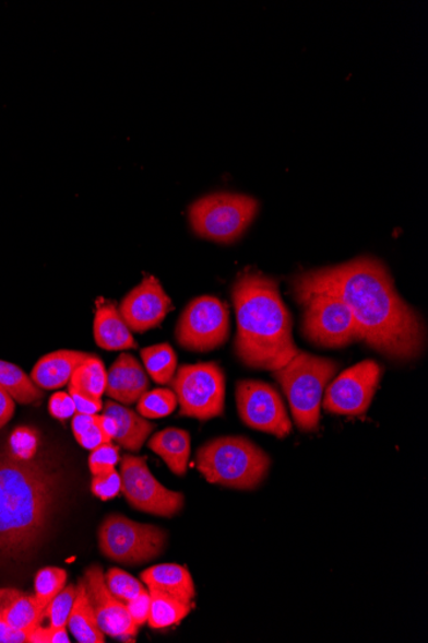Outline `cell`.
<instances>
[{
    "instance_id": "cell-1",
    "label": "cell",
    "mask_w": 428,
    "mask_h": 643,
    "mask_svg": "<svg viewBox=\"0 0 428 643\" xmlns=\"http://www.w3.org/2000/svg\"><path fill=\"white\" fill-rule=\"evenodd\" d=\"M295 297L328 293L341 299L356 319L361 342L396 361L423 354L426 329L423 317L397 294L385 265L361 256L341 265L299 273L293 280Z\"/></svg>"
},
{
    "instance_id": "cell-2",
    "label": "cell",
    "mask_w": 428,
    "mask_h": 643,
    "mask_svg": "<svg viewBox=\"0 0 428 643\" xmlns=\"http://www.w3.org/2000/svg\"><path fill=\"white\" fill-rule=\"evenodd\" d=\"M61 492V476L47 456L0 448V561L20 560L46 537Z\"/></svg>"
},
{
    "instance_id": "cell-3",
    "label": "cell",
    "mask_w": 428,
    "mask_h": 643,
    "mask_svg": "<svg viewBox=\"0 0 428 643\" xmlns=\"http://www.w3.org/2000/svg\"><path fill=\"white\" fill-rule=\"evenodd\" d=\"M238 320L235 353L243 365L276 372L299 352L293 339V319L278 284L260 271L240 273L233 287Z\"/></svg>"
},
{
    "instance_id": "cell-4",
    "label": "cell",
    "mask_w": 428,
    "mask_h": 643,
    "mask_svg": "<svg viewBox=\"0 0 428 643\" xmlns=\"http://www.w3.org/2000/svg\"><path fill=\"white\" fill-rule=\"evenodd\" d=\"M270 467V456L243 437L214 439L197 453V469L206 482L233 490H254L269 475Z\"/></svg>"
},
{
    "instance_id": "cell-5",
    "label": "cell",
    "mask_w": 428,
    "mask_h": 643,
    "mask_svg": "<svg viewBox=\"0 0 428 643\" xmlns=\"http://www.w3.org/2000/svg\"><path fill=\"white\" fill-rule=\"evenodd\" d=\"M338 369L341 364L335 360L299 351L285 366L273 372L300 431L314 432L319 428L324 391Z\"/></svg>"
},
{
    "instance_id": "cell-6",
    "label": "cell",
    "mask_w": 428,
    "mask_h": 643,
    "mask_svg": "<svg viewBox=\"0 0 428 643\" xmlns=\"http://www.w3.org/2000/svg\"><path fill=\"white\" fill-rule=\"evenodd\" d=\"M260 204L253 197L238 194H212L199 198L189 209L190 225L203 239L233 243L246 233Z\"/></svg>"
},
{
    "instance_id": "cell-7",
    "label": "cell",
    "mask_w": 428,
    "mask_h": 643,
    "mask_svg": "<svg viewBox=\"0 0 428 643\" xmlns=\"http://www.w3.org/2000/svg\"><path fill=\"white\" fill-rule=\"evenodd\" d=\"M99 549L107 559L123 565H140L157 559L166 549L167 534L152 524L108 515L98 530Z\"/></svg>"
},
{
    "instance_id": "cell-8",
    "label": "cell",
    "mask_w": 428,
    "mask_h": 643,
    "mask_svg": "<svg viewBox=\"0 0 428 643\" xmlns=\"http://www.w3.org/2000/svg\"><path fill=\"white\" fill-rule=\"evenodd\" d=\"M295 300L305 306L301 332L309 342L323 349H343L361 342L356 319L341 299L328 293H308Z\"/></svg>"
},
{
    "instance_id": "cell-9",
    "label": "cell",
    "mask_w": 428,
    "mask_h": 643,
    "mask_svg": "<svg viewBox=\"0 0 428 643\" xmlns=\"http://www.w3.org/2000/svg\"><path fill=\"white\" fill-rule=\"evenodd\" d=\"M171 387L181 417L205 421L224 416L226 378L217 362L180 366Z\"/></svg>"
},
{
    "instance_id": "cell-10",
    "label": "cell",
    "mask_w": 428,
    "mask_h": 643,
    "mask_svg": "<svg viewBox=\"0 0 428 643\" xmlns=\"http://www.w3.org/2000/svg\"><path fill=\"white\" fill-rule=\"evenodd\" d=\"M177 342L193 352L219 349L230 336V312L212 295H202L183 309L175 330Z\"/></svg>"
},
{
    "instance_id": "cell-11",
    "label": "cell",
    "mask_w": 428,
    "mask_h": 643,
    "mask_svg": "<svg viewBox=\"0 0 428 643\" xmlns=\"http://www.w3.org/2000/svg\"><path fill=\"white\" fill-rule=\"evenodd\" d=\"M120 461L121 492L131 507L164 517L181 512L186 496L160 484L147 468L145 457L123 455Z\"/></svg>"
},
{
    "instance_id": "cell-12",
    "label": "cell",
    "mask_w": 428,
    "mask_h": 643,
    "mask_svg": "<svg viewBox=\"0 0 428 643\" xmlns=\"http://www.w3.org/2000/svg\"><path fill=\"white\" fill-rule=\"evenodd\" d=\"M382 372L378 362L365 360L337 375L324 391L323 409L335 416H364L380 386Z\"/></svg>"
},
{
    "instance_id": "cell-13",
    "label": "cell",
    "mask_w": 428,
    "mask_h": 643,
    "mask_svg": "<svg viewBox=\"0 0 428 643\" xmlns=\"http://www.w3.org/2000/svg\"><path fill=\"white\" fill-rule=\"evenodd\" d=\"M236 405L242 423L255 431L285 439L293 424L282 396L271 384L261 381H240L236 386Z\"/></svg>"
},
{
    "instance_id": "cell-14",
    "label": "cell",
    "mask_w": 428,
    "mask_h": 643,
    "mask_svg": "<svg viewBox=\"0 0 428 643\" xmlns=\"http://www.w3.org/2000/svg\"><path fill=\"white\" fill-rule=\"evenodd\" d=\"M84 581L100 631L118 640L135 639L139 627L132 620L127 604L109 593L103 569L99 565L87 568Z\"/></svg>"
},
{
    "instance_id": "cell-15",
    "label": "cell",
    "mask_w": 428,
    "mask_h": 643,
    "mask_svg": "<svg viewBox=\"0 0 428 643\" xmlns=\"http://www.w3.org/2000/svg\"><path fill=\"white\" fill-rule=\"evenodd\" d=\"M173 308L171 299L153 276L145 277L118 306L129 329L139 335L159 327Z\"/></svg>"
},
{
    "instance_id": "cell-16",
    "label": "cell",
    "mask_w": 428,
    "mask_h": 643,
    "mask_svg": "<svg viewBox=\"0 0 428 643\" xmlns=\"http://www.w3.org/2000/svg\"><path fill=\"white\" fill-rule=\"evenodd\" d=\"M150 378L140 362L130 353H121L107 372L106 394L114 401L129 406L150 389Z\"/></svg>"
},
{
    "instance_id": "cell-17",
    "label": "cell",
    "mask_w": 428,
    "mask_h": 643,
    "mask_svg": "<svg viewBox=\"0 0 428 643\" xmlns=\"http://www.w3.org/2000/svg\"><path fill=\"white\" fill-rule=\"evenodd\" d=\"M94 339L102 350L128 351L138 349V343L131 335L127 323L122 319L120 309L112 301L98 299L95 303Z\"/></svg>"
},
{
    "instance_id": "cell-18",
    "label": "cell",
    "mask_w": 428,
    "mask_h": 643,
    "mask_svg": "<svg viewBox=\"0 0 428 643\" xmlns=\"http://www.w3.org/2000/svg\"><path fill=\"white\" fill-rule=\"evenodd\" d=\"M91 354L71 350L50 352L36 362L32 379L36 386L46 390L69 386L72 374Z\"/></svg>"
},
{
    "instance_id": "cell-19",
    "label": "cell",
    "mask_w": 428,
    "mask_h": 643,
    "mask_svg": "<svg viewBox=\"0 0 428 643\" xmlns=\"http://www.w3.org/2000/svg\"><path fill=\"white\" fill-rule=\"evenodd\" d=\"M103 413L115 420L116 434L115 441L118 446L138 453L142 449L145 441L154 431L151 421L140 416L139 412L131 410L128 406L116 401L103 404Z\"/></svg>"
},
{
    "instance_id": "cell-20",
    "label": "cell",
    "mask_w": 428,
    "mask_h": 643,
    "mask_svg": "<svg viewBox=\"0 0 428 643\" xmlns=\"http://www.w3.org/2000/svg\"><path fill=\"white\" fill-rule=\"evenodd\" d=\"M140 580L147 589L160 591L177 600L193 604L197 596L193 576L186 566L177 564H159L146 569Z\"/></svg>"
},
{
    "instance_id": "cell-21",
    "label": "cell",
    "mask_w": 428,
    "mask_h": 643,
    "mask_svg": "<svg viewBox=\"0 0 428 643\" xmlns=\"http://www.w3.org/2000/svg\"><path fill=\"white\" fill-rule=\"evenodd\" d=\"M0 615L14 630L27 633L40 626L44 619V610L35 596L16 588H0Z\"/></svg>"
},
{
    "instance_id": "cell-22",
    "label": "cell",
    "mask_w": 428,
    "mask_h": 643,
    "mask_svg": "<svg viewBox=\"0 0 428 643\" xmlns=\"http://www.w3.org/2000/svg\"><path fill=\"white\" fill-rule=\"evenodd\" d=\"M147 446L166 463L174 475H187L191 453L189 432L179 428H167L152 435Z\"/></svg>"
},
{
    "instance_id": "cell-23",
    "label": "cell",
    "mask_w": 428,
    "mask_h": 643,
    "mask_svg": "<svg viewBox=\"0 0 428 643\" xmlns=\"http://www.w3.org/2000/svg\"><path fill=\"white\" fill-rule=\"evenodd\" d=\"M68 627L73 638L80 643L106 642V634L100 631L97 618H95L84 578L79 581L76 600L73 604Z\"/></svg>"
},
{
    "instance_id": "cell-24",
    "label": "cell",
    "mask_w": 428,
    "mask_h": 643,
    "mask_svg": "<svg viewBox=\"0 0 428 643\" xmlns=\"http://www.w3.org/2000/svg\"><path fill=\"white\" fill-rule=\"evenodd\" d=\"M147 591L151 594V610L146 623L153 630H164V628L179 624L194 608V604L177 600L176 597L160 591Z\"/></svg>"
},
{
    "instance_id": "cell-25",
    "label": "cell",
    "mask_w": 428,
    "mask_h": 643,
    "mask_svg": "<svg viewBox=\"0 0 428 643\" xmlns=\"http://www.w3.org/2000/svg\"><path fill=\"white\" fill-rule=\"evenodd\" d=\"M0 388L21 405H33L44 397L43 390L36 386L32 376L12 362L3 360H0Z\"/></svg>"
},
{
    "instance_id": "cell-26",
    "label": "cell",
    "mask_w": 428,
    "mask_h": 643,
    "mask_svg": "<svg viewBox=\"0 0 428 643\" xmlns=\"http://www.w3.org/2000/svg\"><path fill=\"white\" fill-rule=\"evenodd\" d=\"M140 354H142L146 374H150L154 382L160 386L171 384L177 372V354L171 346L154 344L146 347Z\"/></svg>"
},
{
    "instance_id": "cell-27",
    "label": "cell",
    "mask_w": 428,
    "mask_h": 643,
    "mask_svg": "<svg viewBox=\"0 0 428 643\" xmlns=\"http://www.w3.org/2000/svg\"><path fill=\"white\" fill-rule=\"evenodd\" d=\"M70 386L84 391L93 398H100L106 394L107 371L105 362L91 354L72 374Z\"/></svg>"
},
{
    "instance_id": "cell-28",
    "label": "cell",
    "mask_w": 428,
    "mask_h": 643,
    "mask_svg": "<svg viewBox=\"0 0 428 643\" xmlns=\"http://www.w3.org/2000/svg\"><path fill=\"white\" fill-rule=\"evenodd\" d=\"M136 404L138 412L145 419L167 418L179 405L175 391L167 388L147 390Z\"/></svg>"
},
{
    "instance_id": "cell-29",
    "label": "cell",
    "mask_w": 428,
    "mask_h": 643,
    "mask_svg": "<svg viewBox=\"0 0 428 643\" xmlns=\"http://www.w3.org/2000/svg\"><path fill=\"white\" fill-rule=\"evenodd\" d=\"M72 432L79 445L91 451L103 445V443L112 441L103 429L98 413L97 416L75 413L72 418Z\"/></svg>"
},
{
    "instance_id": "cell-30",
    "label": "cell",
    "mask_w": 428,
    "mask_h": 643,
    "mask_svg": "<svg viewBox=\"0 0 428 643\" xmlns=\"http://www.w3.org/2000/svg\"><path fill=\"white\" fill-rule=\"evenodd\" d=\"M66 582H68V573L61 568H44L36 574L34 596L44 611H46L51 600L66 587Z\"/></svg>"
},
{
    "instance_id": "cell-31",
    "label": "cell",
    "mask_w": 428,
    "mask_h": 643,
    "mask_svg": "<svg viewBox=\"0 0 428 643\" xmlns=\"http://www.w3.org/2000/svg\"><path fill=\"white\" fill-rule=\"evenodd\" d=\"M105 576L109 593L124 604L134 600L135 597L146 591L143 582L123 572L122 569L110 568Z\"/></svg>"
},
{
    "instance_id": "cell-32",
    "label": "cell",
    "mask_w": 428,
    "mask_h": 643,
    "mask_svg": "<svg viewBox=\"0 0 428 643\" xmlns=\"http://www.w3.org/2000/svg\"><path fill=\"white\" fill-rule=\"evenodd\" d=\"M78 587L70 585L64 587L54 600L47 606L44 611V618H49V627L51 628H68L69 619L75 604Z\"/></svg>"
},
{
    "instance_id": "cell-33",
    "label": "cell",
    "mask_w": 428,
    "mask_h": 643,
    "mask_svg": "<svg viewBox=\"0 0 428 643\" xmlns=\"http://www.w3.org/2000/svg\"><path fill=\"white\" fill-rule=\"evenodd\" d=\"M120 460V448L115 446L112 442L103 443L92 449L91 456H88V469H91L93 477L107 475L116 469V465Z\"/></svg>"
},
{
    "instance_id": "cell-34",
    "label": "cell",
    "mask_w": 428,
    "mask_h": 643,
    "mask_svg": "<svg viewBox=\"0 0 428 643\" xmlns=\"http://www.w3.org/2000/svg\"><path fill=\"white\" fill-rule=\"evenodd\" d=\"M121 475L116 469L94 477L92 480V492L94 496L103 501L112 500L121 493Z\"/></svg>"
},
{
    "instance_id": "cell-35",
    "label": "cell",
    "mask_w": 428,
    "mask_h": 643,
    "mask_svg": "<svg viewBox=\"0 0 428 643\" xmlns=\"http://www.w3.org/2000/svg\"><path fill=\"white\" fill-rule=\"evenodd\" d=\"M48 409L51 417L61 421L73 418L76 413V406L73 404L70 394H66V391H57L51 396Z\"/></svg>"
},
{
    "instance_id": "cell-36",
    "label": "cell",
    "mask_w": 428,
    "mask_h": 643,
    "mask_svg": "<svg viewBox=\"0 0 428 643\" xmlns=\"http://www.w3.org/2000/svg\"><path fill=\"white\" fill-rule=\"evenodd\" d=\"M69 394L72 397L73 404L76 406V413H85V416H97L103 409V402L100 398H93L70 386Z\"/></svg>"
},
{
    "instance_id": "cell-37",
    "label": "cell",
    "mask_w": 428,
    "mask_h": 643,
    "mask_svg": "<svg viewBox=\"0 0 428 643\" xmlns=\"http://www.w3.org/2000/svg\"><path fill=\"white\" fill-rule=\"evenodd\" d=\"M128 610L134 623L140 628L147 622L151 610V594L150 591H144L134 600L127 604Z\"/></svg>"
},
{
    "instance_id": "cell-38",
    "label": "cell",
    "mask_w": 428,
    "mask_h": 643,
    "mask_svg": "<svg viewBox=\"0 0 428 643\" xmlns=\"http://www.w3.org/2000/svg\"><path fill=\"white\" fill-rule=\"evenodd\" d=\"M14 410H16V401L4 389L0 388V429L10 423Z\"/></svg>"
},
{
    "instance_id": "cell-39",
    "label": "cell",
    "mask_w": 428,
    "mask_h": 643,
    "mask_svg": "<svg viewBox=\"0 0 428 643\" xmlns=\"http://www.w3.org/2000/svg\"><path fill=\"white\" fill-rule=\"evenodd\" d=\"M28 643H51V628H44L40 626L34 628L32 632L28 633L27 638Z\"/></svg>"
},
{
    "instance_id": "cell-40",
    "label": "cell",
    "mask_w": 428,
    "mask_h": 643,
    "mask_svg": "<svg viewBox=\"0 0 428 643\" xmlns=\"http://www.w3.org/2000/svg\"><path fill=\"white\" fill-rule=\"evenodd\" d=\"M51 628V627H50ZM66 628H51V643H70Z\"/></svg>"
},
{
    "instance_id": "cell-41",
    "label": "cell",
    "mask_w": 428,
    "mask_h": 643,
    "mask_svg": "<svg viewBox=\"0 0 428 643\" xmlns=\"http://www.w3.org/2000/svg\"><path fill=\"white\" fill-rule=\"evenodd\" d=\"M100 419H102V426H103V429H105L106 434L108 435V437L110 440H114L115 434H116L115 420L108 416H105V413H102Z\"/></svg>"
},
{
    "instance_id": "cell-42",
    "label": "cell",
    "mask_w": 428,
    "mask_h": 643,
    "mask_svg": "<svg viewBox=\"0 0 428 643\" xmlns=\"http://www.w3.org/2000/svg\"><path fill=\"white\" fill-rule=\"evenodd\" d=\"M5 624L4 619L2 617V615H0V628H2Z\"/></svg>"
}]
</instances>
